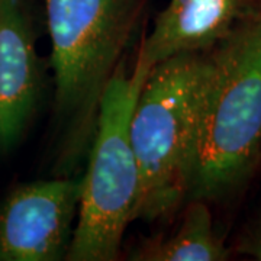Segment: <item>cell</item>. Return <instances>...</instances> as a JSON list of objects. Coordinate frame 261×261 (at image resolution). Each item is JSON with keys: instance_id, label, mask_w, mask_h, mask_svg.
<instances>
[{"instance_id": "1", "label": "cell", "mask_w": 261, "mask_h": 261, "mask_svg": "<svg viewBox=\"0 0 261 261\" xmlns=\"http://www.w3.org/2000/svg\"><path fill=\"white\" fill-rule=\"evenodd\" d=\"M261 161V20L207 51L187 200L241 190Z\"/></svg>"}, {"instance_id": "2", "label": "cell", "mask_w": 261, "mask_h": 261, "mask_svg": "<svg viewBox=\"0 0 261 261\" xmlns=\"http://www.w3.org/2000/svg\"><path fill=\"white\" fill-rule=\"evenodd\" d=\"M44 2L61 128L60 166L71 171L92 144L102 96L123 61L147 0Z\"/></svg>"}, {"instance_id": "3", "label": "cell", "mask_w": 261, "mask_h": 261, "mask_svg": "<svg viewBox=\"0 0 261 261\" xmlns=\"http://www.w3.org/2000/svg\"><path fill=\"white\" fill-rule=\"evenodd\" d=\"M207 53L170 57L154 65L130 116L140 171L134 221L154 222L187 202L196 121Z\"/></svg>"}, {"instance_id": "4", "label": "cell", "mask_w": 261, "mask_h": 261, "mask_svg": "<svg viewBox=\"0 0 261 261\" xmlns=\"http://www.w3.org/2000/svg\"><path fill=\"white\" fill-rule=\"evenodd\" d=\"M149 71L137 53L132 73L122 61L103 93L67 261H113L119 255L140 189L130 116Z\"/></svg>"}, {"instance_id": "5", "label": "cell", "mask_w": 261, "mask_h": 261, "mask_svg": "<svg viewBox=\"0 0 261 261\" xmlns=\"http://www.w3.org/2000/svg\"><path fill=\"white\" fill-rule=\"evenodd\" d=\"M82 187L75 176L15 187L0 203V261L65 260Z\"/></svg>"}, {"instance_id": "6", "label": "cell", "mask_w": 261, "mask_h": 261, "mask_svg": "<svg viewBox=\"0 0 261 261\" xmlns=\"http://www.w3.org/2000/svg\"><path fill=\"white\" fill-rule=\"evenodd\" d=\"M23 0H0V154L18 145L37 112L44 73Z\"/></svg>"}, {"instance_id": "7", "label": "cell", "mask_w": 261, "mask_h": 261, "mask_svg": "<svg viewBox=\"0 0 261 261\" xmlns=\"http://www.w3.org/2000/svg\"><path fill=\"white\" fill-rule=\"evenodd\" d=\"M261 20V0H168L138 53L148 67L170 57L207 53Z\"/></svg>"}, {"instance_id": "8", "label": "cell", "mask_w": 261, "mask_h": 261, "mask_svg": "<svg viewBox=\"0 0 261 261\" xmlns=\"http://www.w3.org/2000/svg\"><path fill=\"white\" fill-rule=\"evenodd\" d=\"M229 251L216 235L209 205L205 200H187L178 226L170 235L145 240L132 252L135 261H224Z\"/></svg>"}, {"instance_id": "9", "label": "cell", "mask_w": 261, "mask_h": 261, "mask_svg": "<svg viewBox=\"0 0 261 261\" xmlns=\"http://www.w3.org/2000/svg\"><path fill=\"white\" fill-rule=\"evenodd\" d=\"M237 251L261 261V215L241 233L237 243Z\"/></svg>"}]
</instances>
